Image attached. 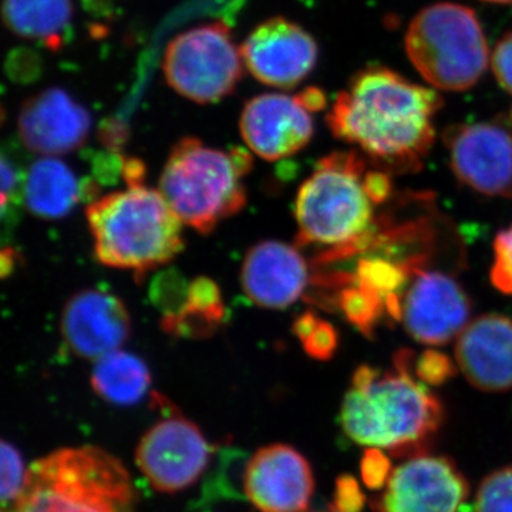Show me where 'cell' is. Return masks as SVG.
<instances>
[{
  "label": "cell",
  "mask_w": 512,
  "mask_h": 512,
  "mask_svg": "<svg viewBox=\"0 0 512 512\" xmlns=\"http://www.w3.org/2000/svg\"><path fill=\"white\" fill-rule=\"evenodd\" d=\"M392 463L382 448L367 447L360 460V476L369 490H382L392 474Z\"/></svg>",
  "instance_id": "obj_29"
},
{
  "label": "cell",
  "mask_w": 512,
  "mask_h": 512,
  "mask_svg": "<svg viewBox=\"0 0 512 512\" xmlns=\"http://www.w3.org/2000/svg\"><path fill=\"white\" fill-rule=\"evenodd\" d=\"M97 191L93 180L82 183L72 168L56 157L37 160L23 181L26 208L45 220L67 217L83 198H92Z\"/></svg>",
  "instance_id": "obj_20"
},
{
  "label": "cell",
  "mask_w": 512,
  "mask_h": 512,
  "mask_svg": "<svg viewBox=\"0 0 512 512\" xmlns=\"http://www.w3.org/2000/svg\"><path fill=\"white\" fill-rule=\"evenodd\" d=\"M488 3H498V5H505V3H512V0H483Z\"/></svg>",
  "instance_id": "obj_37"
},
{
  "label": "cell",
  "mask_w": 512,
  "mask_h": 512,
  "mask_svg": "<svg viewBox=\"0 0 512 512\" xmlns=\"http://www.w3.org/2000/svg\"><path fill=\"white\" fill-rule=\"evenodd\" d=\"M0 470H2V483H0V495H2V511L8 510L10 505L18 500L25 487L28 470L23 464L22 454L18 448L9 441H2L0 446Z\"/></svg>",
  "instance_id": "obj_26"
},
{
  "label": "cell",
  "mask_w": 512,
  "mask_h": 512,
  "mask_svg": "<svg viewBox=\"0 0 512 512\" xmlns=\"http://www.w3.org/2000/svg\"><path fill=\"white\" fill-rule=\"evenodd\" d=\"M330 512V511H329Z\"/></svg>",
  "instance_id": "obj_38"
},
{
  "label": "cell",
  "mask_w": 512,
  "mask_h": 512,
  "mask_svg": "<svg viewBox=\"0 0 512 512\" xmlns=\"http://www.w3.org/2000/svg\"><path fill=\"white\" fill-rule=\"evenodd\" d=\"M126 467L103 448H60L28 468L18 500L2 512H134Z\"/></svg>",
  "instance_id": "obj_5"
},
{
  "label": "cell",
  "mask_w": 512,
  "mask_h": 512,
  "mask_svg": "<svg viewBox=\"0 0 512 512\" xmlns=\"http://www.w3.org/2000/svg\"><path fill=\"white\" fill-rule=\"evenodd\" d=\"M298 97L302 101L303 106L311 111V113L325 109V94H323L322 90L316 89V87H309V89L303 90L302 93L298 94Z\"/></svg>",
  "instance_id": "obj_35"
},
{
  "label": "cell",
  "mask_w": 512,
  "mask_h": 512,
  "mask_svg": "<svg viewBox=\"0 0 512 512\" xmlns=\"http://www.w3.org/2000/svg\"><path fill=\"white\" fill-rule=\"evenodd\" d=\"M491 67L497 82L512 96V32H508L495 46Z\"/></svg>",
  "instance_id": "obj_31"
},
{
  "label": "cell",
  "mask_w": 512,
  "mask_h": 512,
  "mask_svg": "<svg viewBox=\"0 0 512 512\" xmlns=\"http://www.w3.org/2000/svg\"><path fill=\"white\" fill-rule=\"evenodd\" d=\"M292 330L302 343L303 350L312 359L326 362L332 359L338 349V332L329 322L320 319L315 313H303L293 323Z\"/></svg>",
  "instance_id": "obj_24"
},
{
  "label": "cell",
  "mask_w": 512,
  "mask_h": 512,
  "mask_svg": "<svg viewBox=\"0 0 512 512\" xmlns=\"http://www.w3.org/2000/svg\"><path fill=\"white\" fill-rule=\"evenodd\" d=\"M476 512H512V467L495 470L481 481Z\"/></svg>",
  "instance_id": "obj_25"
},
{
  "label": "cell",
  "mask_w": 512,
  "mask_h": 512,
  "mask_svg": "<svg viewBox=\"0 0 512 512\" xmlns=\"http://www.w3.org/2000/svg\"><path fill=\"white\" fill-rule=\"evenodd\" d=\"M19 175L13 164L8 158H2V208L8 205V201L12 200L13 195L18 192Z\"/></svg>",
  "instance_id": "obj_33"
},
{
  "label": "cell",
  "mask_w": 512,
  "mask_h": 512,
  "mask_svg": "<svg viewBox=\"0 0 512 512\" xmlns=\"http://www.w3.org/2000/svg\"><path fill=\"white\" fill-rule=\"evenodd\" d=\"M239 50L252 76L276 89H293L302 83L315 69L319 55L311 33L281 16L256 26Z\"/></svg>",
  "instance_id": "obj_13"
},
{
  "label": "cell",
  "mask_w": 512,
  "mask_h": 512,
  "mask_svg": "<svg viewBox=\"0 0 512 512\" xmlns=\"http://www.w3.org/2000/svg\"><path fill=\"white\" fill-rule=\"evenodd\" d=\"M19 136L40 156L73 153L86 143L92 128L89 111L62 89H47L23 103L18 119Z\"/></svg>",
  "instance_id": "obj_17"
},
{
  "label": "cell",
  "mask_w": 512,
  "mask_h": 512,
  "mask_svg": "<svg viewBox=\"0 0 512 512\" xmlns=\"http://www.w3.org/2000/svg\"><path fill=\"white\" fill-rule=\"evenodd\" d=\"M413 373L426 386L439 387L453 379L457 373L456 363L439 350L427 349L413 357Z\"/></svg>",
  "instance_id": "obj_27"
},
{
  "label": "cell",
  "mask_w": 512,
  "mask_h": 512,
  "mask_svg": "<svg viewBox=\"0 0 512 512\" xmlns=\"http://www.w3.org/2000/svg\"><path fill=\"white\" fill-rule=\"evenodd\" d=\"M441 106L430 87L373 66L355 74L338 94L326 123L333 136L360 148L377 170L412 173L433 146Z\"/></svg>",
  "instance_id": "obj_1"
},
{
  "label": "cell",
  "mask_w": 512,
  "mask_h": 512,
  "mask_svg": "<svg viewBox=\"0 0 512 512\" xmlns=\"http://www.w3.org/2000/svg\"><path fill=\"white\" fill-rule=\"evenodd\" d=\"M490 281L498 291L512 296V225L498 232L494 239V262Z\"/></svg>",
  "instance_id": "obj_28"
},
{
  "label": "cell",
  "mask_w": 512,
  "mask_h": 512,
  "mask_svg": "<svg viewBox=\"0 0 512 512\" xmlns=\"http://www.w3.org/2000/svg\"><path fill=\"white\" fill-rule=\"evenodd\" d=\"M151 386L150 370L136 355L116 350L96 360L92 387L97 396L116 406H133L146 397Z\"/></svg>",
  "instance_id": "obj_22"
},
{
  "label": "cell",
  "mask_w": 512,
  "mask_h": 512,
  "mask_svg": "<svg viewBox=\"0 0 512 512\" xmlns=\"http://www.w3.org/2000/svg\"><path fill=\"white\" fill-rule=\"evenodd\" d=\"M60 330L73 355L96 362L130 338V313L113 293L84 289L64 306Z\"/></svg>",
  "instance_id": "obj_16"
},
{
  "label": "cell",
  "mask_w": 512,
  "mask_h": 512,
  "mask_svg": "<svg viewBox=\"0 0 512 512\" xmlns=\"http://www.w3.org/2000/svg\"><path fill=\"white\" fill-rule=\"evenodd\" d=\"M365 188L370 200L376 205L384 204L389 200L393 191L392 178L390 174L382 170L366 171Z\"/></svg>",
  "instance_id": "obj_32"
},
{
  "label": "cell",
  "mask_w": 512,
  "mask_h": 512,
  "mask_svg": "<svg viewBox=\"0 0 512 512\" xmlns=\"http://www.w3.org/2000/svg\"><path fill=\"white\" fill-rule=\"evenodd\" d=\"M311 111L296 96L266 93L245 104L239 130L248 150L266 161L295 156L311 143Z\"/></svg>",
  "instance_id": "obj_15"
},
{
  "label": "cell",
  "mask_w": 512,
  "mask_h": 512,
  "mask_svg": "<svg viewBox=\"0 0 512 512\" xmlns=\"http://www.w3.org/2000/svg\"><path fill=\"white\" fill-rule=\"evenodd\" d=\"M456 363L467 382L478 390H511L512 319L487 313L468 323L457 338Z\"/></svg>",
  "instance_id": "obj_19"
},
{
  "label": "cell",
  "mask_w": 512,
  "mask_h": 512,
  "mask_svg": "<svg viewBox=\"0 0 512 512\" xmlns=\"http://www.w3.org/2000/svg\"><path fill=\"white\" fill-rule=\"evenodd\" d=\"M365 504V494L355 477L345 474L336 480L330 512H362Z\"/></svg>",
  "instance_id": "obj_30"
},
{
  "label": "cell",
  "mask_w": 512,
  "mask_h": 512,
  "mask_svg": "<svg viewBox=\"0 0 512 512\" xmlns=\"http://www.w3.org/2000/svg\"><path fill=\"white\" fill-rule=\"evenodd\" d=\"M471 301L456 278L440 271L417 269L402 302L404 328L427 346H444L470 323Z\"/></svg>",
  "instance_id": "obj_12"
},
{
  "label": "cell",
  "mask_w": 512,
  "mask_h": 512,
  "mask_svg": "<svg viewBox=\"0 0 512 512\" xmlns=\"http://www.w3.org/2000/svg\"><path fill=\"white\" fill-rule=\"evenodd\" d=\"M16 252L15 249L5 248L2 251V256H0V274H2L3 278H6L9 274H12L13 268L16 265Z\"/></svg>",
  "instance_id": "obj_36"
},
{
  "label": "cell",
  "mask_w": 512,
  "mask_h": 512,
  "mask_svg": "<svg viewBox=\"0 0 512 512\" xmlns=\"http://www.w3.org/2000/svg\"><path fill=\"white\" fill-rule=\"evenodd\" d=\"M211 447L192 421L174 413L158 421L138 443L136 463L154 490L178 493L198 480Z\"/></svg>",
  "instance_id": "obj_9"
},
{
  "label": "cell",
  "mask_w": 512,
  "mask_h": 512,
  "mask_svg": "<svg viewBox=\"0 0 512 512\" xmlns=\"http://www.w3.org/2000/svg\"><path fill=\"white\" fill-rule=\"evenodd\" d=\"M366 161L356 151L323 157L295 200L298 247L319 248L316 268L365 252L376 232L375 202L365 188Z\"/></svg>",
  "instance_id": "obj_3"
},
{
  "label": "cell",
  "mask_w": 512,
  "mask_h": 512,
  "mask_svg": "<svg viewBox=\"0 0 512 512\" xmlns=\"http://www.w3.org/2000/svg\"><path fill=\"white\" fill-rule=\"evenodd\" d=\"M444 143L461 184L487 197L512 198V134L494 123L448 127Z\"/></svg>",
  "instance_id": "obj_11"
},
{
  "label": "cell",
  "mask_w": 512,
  "mask_h": 512,
  "mask_svg": "<svg viewBox=\"0 0 512 512\" xmlns=\"http://www.w3.org/2000/svg\"><path fill=\"white\" fill-rule=\"evenodd\" d=\"M242 62L227 23L212 22L175 36L165 50L163 70L175 92L210 104L234 93L244 74Z\"/></svg>",
  "instance_id": "obj_8"
},
{
  "label": "cell",
  "mask_w": 512,
  "mask_h": 512,
  "mask_svg": "<svg viewBox=\"0 0 512 512\" xmlns=\"http://www.w3.org/2000/svg\"><path fill=\"white\" fill-rule=\"evenodd\" d=\"M248 500L261 512H306L315 491L311 464L288 444L259 448L244 474Z\"/></svg>",
  "instance_id": "obj_14"
},
{
  "label": "cell",
  "mask_w": 512,
  "mask_h": 512,
  "mask_svg": "<svg viewBox=\"0 0 512 512\" xmlns=\"http://www.w3.org/2000/svg\"><path fill=\"white\" fill-rule=\"evenodd\" d=\"M340 311L363 335L370 338L377 323L387 316L386 305L376 293L356 284L346 285L338 296Z\"/></svg>",
  "instance_id": "obj_23"
},
{
  "label": "cell",
  "mask_w": 512,
  "mask_h": 512,
  "mask_svg": "<svg viewBox=\"0 0 512 512\" xmlns=\"http://www.w3.org/2000/svg\"><path fill=\"white\" fill-rule=\"evenodd\" d=\"M121 177L126 181L127 187L144 184V180H146V165H144L143 161L138 160V158L124 157Z\"/></svg>",
  "instance_id": "obj_34"
},
{
  "label": "cell",
  "mask_w": 512,
  "mask_h": 512,
  "mask_svg": "<svg viewBox=\"0 0 512 512\" xmlns=\"http://www.w3.org/2000/svg\"><path fill=\"white\" fill-rule=\"evenodd\" d=\"M412 350L393 359V369L357 367L340 409V424L356 444L382 448L397 458L427 453L440 430L444 406L429 386L413 376Z\"/></svg>",
  "instance_id": "obj_2"
},
{
  "label": "cell",
  "mask_w": 512,
  "mask_h": 512,
  "mask_svg": "<svg viewBox=\"0 0 512 512\" xmlns=\"http://www.w3.org/2000/svg\"><path fill=\"white\" fill-rule=\"evenodd\" d=\"M3 22L25 39L43 40L57 49L72 22V0H3Z\"/></svg>",
  "instance_id": "obj_21"
},
{
  "label": "cell",
  "mask_w": 512,
  "mask_h": 512,
  "mask_svg": "<svg viewBox=\"0 0 512 512\" xmlns=\"http://www.w3.org/2000/svg\"><path fill=\"white\" fill-rule=\"evenodd\" d=\"M404 43L421 77L446 92L476 86L491 57L476 12L458 3H434L421 10L410 23Z\"/></svg>",
  "instance_id": "obj_7"
},
{
  "label": "cell",
  "mask_w": 512,
  "mask_h": 512,
  "mask_svg": "<svg viewBox=\"0 0 512 512\" xmlns=\"http://www.w3.org/2000/svg\"><path fill=\"white\" fill-rule=\"evenodd\" d=\"M311 282V268L301 251L285 242H259L242 264V289L261 308H289L305 295Z\"/></svg>",
  "instance_id": "obj_18"
},
{
  "label": "cell",
  "mask_w": 512,
  "mask_h": 512,
  "mask_svg": "<svg viewBox=\"0 0 512 512\" xmlns=\"http://www.w3.org/2000/svg\"><path fill=\"white\" fill-rule=\"evenodd\" d=\"M470 495L466 476L451 458L423 453L390 474L373 512H458Z\"/></svg>",
  "instance_id": "obj_10"
},
{
  "label": "cell",
  "mask_w": 512,
  "mask_h": 512,
  "mask_svg": "<svg viewBox=\"0 0 512 512\" xmlns=\"http://www.w3.org/2000/svg\"><path fill=\"white\" fill-rule=\"evenodd\" d=\"M251 167V153L245 148L222 151L185 137L171 150L158 190L184 225L207 235L244 210L247 191L242 178Z\"/></svg>",
  "instance_id": "obj_6"
},
{
  "label": "cell",
  "mask_w": 512,
  "mask_h": 512,
  "mask_svg": "<svg viewBox=\"0 0 512 512\" xmlns=\"http://www.w3.org/2000/svg\"><path fill=\"white\" fill-rule=\"evenodd\" d=\"M86 218L97 261L131 271L138 281L184 248L183 222L160 190L144 184L90 202Z\"/></svg>",
  "instance_id": "obj_4"
}]
</instances>
